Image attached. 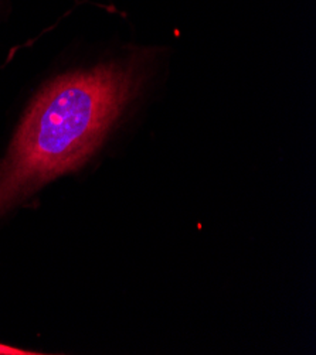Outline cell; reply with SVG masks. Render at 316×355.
<instances>
[{"instance_id": "1", "label": "cell", "mask_w": 316, "mask_h": 355, "mask_svg": "<svg viewBox=\"0 0 316 355\" xmlns=\"http://www.w3.org/2000/svg\"><path fill=\"white\" fill-rule=\"evenodd\" d=\"M136 87L132 67L99 65L50 84L30 106L0 183L15 201L77 170L98 149Z\"/></svg>"}, {"instance_id": "2", "label": "cell", "mask_w": 316, "mask_h": 355, "mask_svg": "<svg viewBox=\"0 0 316 355\" xmlns=\"http://www.w3.org/2000/svg\"><path fill=\"white\" fill-rule=\"evenodd\" d=\"M39 352H31V351H23L15 347H9L5 344H0V355H34Z\"/></svg>"}]
</instances>
